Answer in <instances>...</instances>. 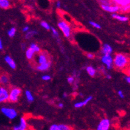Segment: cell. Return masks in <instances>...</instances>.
<instances>
[{
  "label": "cell",
  "instance_id": "obj_1",
  "mask_svg": "<svg viewBox=\"0 0 130 130\" xmlns=\"http://www.w3.org/2000/svg\"><path fill=\"white\" fill-rule=\"evenodd\" d=\"M129 64V58L128 55L123 53H117L113 58V65L118 70L126 69Z\"/></svg>",
  "mask_w": 130,
  "mask_h": 130
},
{
  "label": "cell",
  "instance_id": "obj_2",
  "mask_svg": "<svg viewBox=\"0 0 130 130\" xmlns=\"http://www.w3.org/2000/svg\"><path fill=\"white\" fill-rule=\"evenodd\" d=\"M1 112L6 118L11 120H15L17 117V111L14 108L7 106H3L1 108Z\"/></svg>",
  "mask_w": 130,
  "mask_h": 130
},
{
  "label": "cell",
  "instance_id": "obj_3",
  "mask_svg": "<svg viewBox=\"0 0 130 130\" xmlns=\"http://www.w3.org/2000/svg\"><path fill=\"white\" fill-rule=\"evenodd\" d=\"M21 94V90L19 88H12L9 90V101L11 103H17L19 101Z\"/></svg>",
  "mask_w": 130,
  "mask_h": 130
},
{
  "label": "cell",
  "instance_id": "obj_4",
  "mask_svg": "<svg viewBox=\"0 0 130 130\" xmlns=\"http://www.w3.org/2000/svg\"><path fill=\"white\" fill-rule=\"evenodd\" d=\"M58 27L66 37L69 38L71 36V28L65 21L61 20L58 21Z\"/></svg>",
  "mask_w": 130,
  "mask_h": 130
},
{
  "label": "cell",
  "instance_id": "obj_5",
  "mask_svg": "<svg viewBox=\"0 0 130 130\" xmlns=\"http://www.w3.org/2000/svg\"><path fill=\"white\" fill-rule=\"evenodd\" d=\"M101 7L103 10L107 12L115 13L120 11V5L117 4H101Z\"/></svg>",
  "mask_w": 130,
  "mask_h": 130
},
{
  "label": "cell",
  "instance_id": "obj_6",
  "mask_svg": "<svg viewBox=\"0 0 130 130\" xmlns=\"http://www.w3.org/2000/svg\"><path fill=\"white\" fill-rule=\"evenodd\" d=\"M101 61L106 66V69L111 70L113 68V57L111 55H104L101 58Z\"/></svg>",
  "mask_w": 130,
  "mask_h": 130
},
{
  "label": "cell",
  "instance_id": "obj_7",
  "mask_svg": "<svg viewBox=\"0 0 130 130\" xmlns=\"http://www.w3.org/2000/svg\"><path fill=\"white\" fill-rule=\"evenodd\" d=\"M38 55L37 56L36 62L37 64H44L49 61V56L48 54L46 52L44 51H40L38 53Z\"/></svg>",
  "mask_w": 130,
  "mask_h": 130
},
{
  "label": "cell",
  "instance_id": "obj_8",
  "mask_svg": "<svg viewBox=\"0 0 130 130\" xmlns=\"http://www.w3.org/2000/svg\"><path fill=\"white\" fill-rule=\"evenodd\" d=\"M9 101V90L4 86H0V104Z\"/></svg>",
  "mask_w": 130,
  "mask_h": 130
},
{
  "label": "cell",
  "instance_id": "obj_9",
  "mask_svg": "<svg viewBox=\"0 0 130 130\" xmlns=\"http://www.w3.org/2000/svg\"><path fill=\"white\" fill-rule=\"evenodd\" d=\"M110 125H111V122L110 120L105 118L102 120L98 123L97 130H109L110 128Z\"/></svg>",
  "mask_w": 130,
  "mask_h": 130
},
{
  "label": "cell",
  "instance_id": "obj_10",
  "mask_svg": "<svg viewBox=\"0 0 130 130\" xmlns=\"http://www.w3.org/2000/svg\"><path fill=\"white\" fill-rule=\"evenodd\" d=\"M27 122L26 121L25 118L24 117H21L20 118V122H19V125L14 126L13 129L14 130H25L27 129Z\"/></svg>",
  "mask_w": 130,
  "mask_h": 130
},
{
  "label": "cell",
  "instance_id": "obj_11",
  "mask_svg": "<svg viewBox=\"0 0 130 130\" xmlns=\"http://www.w3.org/2000/svg\"><path fill=\"white\" fill-rule=\"evenodd\" d=\"M51 60H49L46 63L38 64L36 67V69L39 71H41V72H45L51 68Z\"/></svg>",
  "mask_w": 130,
  "mask_h": 130
},
{
  "label": "cell",
  "instance_id": "obj_12",
  "mask_svg": "<svg viewBox=\"0 0 130 130\" xmlns=\"http://www.w3.org/2000/svg\"><path fill=\"white\" fill-rule=\"evenodd\" d=\"M4 60H5V62L8 64V66L10 67L11 69H13V70L16 69V68H17V64H16L15 60H14L10 56L6 55V56L4 57Z\"/></svg>",
  "mask_w": 130,
  "mask_h": 130
},
{
  "label": "cell",
  "instance_id": "obj_13",
  "mask_svg": "<svg viewBox=\"0 0 130 130\" xmlns=\"http://www.w3.org/2000/svg\"><path fill=\"white\" fill-rule=\"evenodd\" d=\"M93 99V97L92 96H90L88 97H87L83 101H81V102H76L74 104V108H82L83 106H85L86 105H87L88 104V102L92 100Z\"/></svg>",
  "mask_w": 130,
  "mask_h": 130
},
{
  "label": "cell",
  "instance_id": "obj_14",
  "mask_svg": "<svg viewBox=\"0 0 130 130\" xmlns=\"http://www.w3.org/2000/svg\"><path fill=\"white\" fill-rule=\"evenodd\" d=\"M113 53V48L108 44H104L102 48V53L103 55H111Z\"/></svg>",
  "mask_w": 130,
  "mask_h": 130
},
{
  "label": "cell",
  "instance_id": "obj_15",
  "mask_svg": "<svg viewBox=\"0 0 130 130\" xmlns=\"http://www.w3.org/2000/svg\"><path fill=\"white\" fill-rule=\"evenodd\" d=\"M111 17L114 18V19H117V20L120 21H122V22H127L129 21V17H127L125 15H119V14L117 13H112L111 15Z\"/></svg>",
  "mask_w": 130,
  "mask_h": 130
},
{
  "label": "cell",
  "instance_id": "obj_16",
  "mask_svg": "<svg viewBox=\"0 0 130 130\" xmlns=\"http://www.w3.org/2000/svg\"><path fill=\"white\" fill-rule=\"evenodd\" d=\"M9 82V78L7 74H2L0 75V85L1 86H6Z\"/></svg>",
  "mask_w": 130,
  "mask_h": 130
},
{
  "label": "cell",
  "instance_id": "obj_17",
  "mask_svg": "<svg viewBox=\"0 0 130 130\" xmlns=\"http://www.w3.org/2000/svg\"><path fill=\"white\" fill-rule=\"evenodd\" d=\"M11 6L10 0H0V8L2 9H7Z\"/></svg>",
  "mask_w": 130,
  "mask_h": 130
},
{
  "label": "cell",
  "instance_id": "obj_18",
  "mask_svg": "<svg viewBox=\"0 0 130 130\" xmlns=\"http://www.w3.org/2000/svg\"><path fill=\"white\" fill-rule=\"evenodd\" d=\"M35 52L33 51L31 48H27L25 51V55H26V57L29 60H32L35 57Z\"/></svg>",
  "mask_w": 130,
  "mask_h": 130
},
{
  "label": "cell",
  "instance_id": "obj_19",
  "mask_svg": "<svg viewBox=\"0 0 130 130\" xmlns=\"http://www.w3.org/2000/svg\"><path fill=\"white\" fill-rule=\"evenodd\" d=\"M86 70L87 73L91 77H94L96 74V69H94L92 66H88L86 68Z\"/></svg>",
  "mask_w": 130,
  "mask_h": 130
},
{
  "label": "cell",
  "instance_id": "obj_20",
  "mask_svg": "<svg viewBox=\"0 0 130 130\" xmlns=\"http://www.w3.org/2000/svg\"><path fill=\"white\" fill-rule=\"evenodd\" d=\"M25 97L27 98V100L29 102H32L34 101V96L32 94L31 91L29 90H26L25 91Z\"/></svg>",
  "mask_w": 130,
  "mask_h": 130
},
{
  "label": "cell",
  "instance_id": "obj_21",
  "mask_svg": "<svg viewBox=\"0 0 130 130\" xmlns=\"http://www.w3.org/2000/svg\"><path fill=\"white\" fill-rule=\"evenodd\" d=\"M37 34V31H29L26 32L25 35V38L26 39H31V38L33 37L35 35Z\"/></svg>",
  "mask_w": 130,
  "mask_h": 130
},
{
  "label": "cell",
  "instance_id": "obj_22",
  "mask_svg": "<svg viewBox=\"0 0 130 130\" xmlns=\"http://www.w3.org/2000/svg\"><path fill=\"white\" fill-rule=\"evenodd\" d=\"M16 32H17V29H16L15 27H13L11 28L8 31H7V35L8 36L11 38H13L15 37V35H16Z\"/></svg>",
  "mask_w": 130,
  "mask_h": 130
},
{
  "label": "cell",
  "instance_id": "obj_23",
  "mask_svg": "<svg viewBox=\"0 0 130 130\" xmlns=\"http://www.w3.org/2000/svg\"><path fill=\"white\" fill-rule=\"evenodd\" d=\"M130 0H118L116 4L120 6H125V5H129Z\"/></svg>",
  "mask_w": 130,
  "mask_h": 130
},
{
  "label": "cell",
  "instance_id": "obj_24",
  "mask_svg": "<svg viewBox=\"0 0 130 130\" xmlns=\"http://www.w3.org/2000/svg\"><path fill=\"white\" fill-rule=\"evenodd\" d=\"M29 47L32 48V49L33 50L35 53H39V52L41 51V48H40L39 46L37 45L36 43H31Z\"/></svg>",
  "mask_w": 130,
  "mask_h": 130
},
{
  "label": "cell",
  "instance_id": "obj_25",
  "mask_svg": "<svg viewBox=\"0 0 130 130\" xmlns=\"http://www.w3.org/2000/svg\"><path fill=\"white\" fill-rule=\"evenodd\" d=\"M130 5H125V6H120V11L123 13H127L129 11Z\"/></svg>",
  "mask_w": 130,
  "mask_h": 130
},
{
  "label": "cell",
  "instance_id": "obj_26",
  "mask_svg": "<svg viewBox=\"0 0 130 130\" xmlns=\"http://www.w3.org/2000/svg\"><path fill=\"white\" fill-rule=\"evenodd\" d=\"M41 25L42 26V27H43L44 29H45L47 31H49L51 29V26L49 25L48 23L45 21H42L41 22Z\"/></svg>",
  "mask_w": 130,
  "mask_h": 130
},
{
  "label": "cell",
  "instance_id": "obj_27",
  "mask_svg": "<svg viewBox=\"0 0 130 130\" xmlns=\"http://www.w3.org/2000/svg\"><path fill=\"white\" fill-rule=\"evenodd\" d=\"M50 30L52 31V33H53V36L55 37L57 40H59V33H58V31H57L55 28L51 27V29H50Z\"/></svg>",
  "mask_w": 130,
  "mask_h": 130
},
{
  "label": "cell",
  "instance_id": "obj_28",
  "mask_svg": "<svg viewBox=\"0 0 130 130\" xmlns=\"http://www.w3.org/2000/svg\"><path fill=\"white\" fill-rule=\"evenodd\" d=\"M58 125V130H70L71 129L69 125H64V124H60Z\"/></svg>",
  "mask_w": 130,
  "mask_h": 130
},
{
  "label": "cell",
  "instance_id": "obj_29",
  "mask_svg": "<svg viewBox=\"0 0 130 130\" xmlns=\"http://www.w3.org/2000/svg\"><path fill=\"white\" fill-rule=\"evenodd\" d=\"M89 23L92 26V27H94V28H96V29H101V26L98 23H97L93 21H90Z\"/></svg>",
  "mask_w": 130,
  "mask_h": 130
},
{
  "label": "cell",
  "instance_id": "obj_30",
  "mask_svg": "<svg viewBox=\"0 0 130 130\" xmlns=\"http://www.w3.org/2000/svg\"><path fill=\"white\" fill-rule=\"evenodd\" d=\"M74 81H75V79H74V76H69V77L67 78V82H69L70 84H73Z\"/></svg>",
  "mask_w": 130,
  "mask_h": 130
},
{
  "label": "cell",
  "instance_id": "obj_31",
  "mask_svg": "<svg viewBox=\"0 0 130 130\" xmlns=\"http://www.w3.org/2000/svg\"><path fill=\"white\" fill-rule=\"evenodd\" d=\"M41 79L44 81H48L51 79V76L50 75H47V74H46V75H43V76L41 77Z\"/></svg>",
  "mask_w": 130,
  "mask_h": 130
},
{
  "label": "cell",
  "instance_id": "obj_32",
  "mask_svg": "<svg viewBox=\"0 0 130 130\" xmlns=\"http://www.w3.org/2000/svg\"><path fill=\"white\" fill-rule=\"evenodd\" d=\"M49 130H58V125L57 124H53L49 127Z\"/></svg>",
  "mask_w": 130,
  "mask_h": 130
},
{
  "label": "cell",
  "instance_id": "obj_33",
  "mask_svg": "<svg viewBox=\"0 0 130 130\" xmlns=\"http://www.w3.org/2000/svg\"><path fill=\"white\" fill-rule=\"evenodd\" d=\"M101 4H111V2L110 0H98Z\"/></svg>",
  "mask_w": 130,
  "mask_h": 130
},
{
  "label": "cell",
  "instance_id": "obj_34",
  "mask_svg": "<svg viewBox=\"0 0 130 130\" xmlns=\"http://www.w3.org/2000/svg\"><path fill=\"white\" fill-rule=\"evenodd\" d=\"M86 57H87L88 58H89V59H94V55L93 53H88L86 55Z\"/></svg>",
  "mask_w": 130,
  "mask_h": 130
},
{
  "label": "cell",
  "instance_id": "obj_35",
  "mask_svg": "<svg viewBox=\"0 0 130 130\" xmlns=\"http://www.w3.org/2000/svg\"><path fill=\"white\" fill-rule=\"evenodd\" d=\"M118 96H120L121 98H124V94H123V92H122V90H119L118 92Z\"/></svg>",
  "mask_w": 130,
  "mask_h": 130
},
{
  "label": "cell",
  "instance_id": "obj_36",
  "mask_svg": "<svg viewBox=\"0 0 130 130\" xmlns=\"http://www.w3.org/2000/svg\"><path fill=\"white\" fill-rule=\"evenodd\" d=\"M29 31V27L28 25L25 26L23 28V29H22V31L23 32H27V31Z\"/></svg>",
  "mask_w": 130,
  "mask_h": 130
},
{
  "label": "cell",
  "instance_id": "obj_37",
  "mask_svg": "<svg viewBox=\"0 0 130 130\" xmlns=\"http://www.w3.org/2000/svg\"><path fill=\"white\" fill-rule=\"evenodd\" d=\"M56 7L58 9L60 8V7H61V2L60 1H57V2H56Z\"/></svg>",
  "mask_w": 130,
  "mask_h": 130
},
{
  "label": "cell",
  "instance_id": "obj_38",
  "mask_svg": "<svg viewBox=\"0 0 130 130\" xmlns=\"http://www.w3.org/2000/svg\"><path fill=\"white\" fill-rule=\"evenodd\" d=\"M4 48V45H3V43H2V41L0 38V51H2Z\"/></svg>",
  "mask_w": 130,
  "mask_h": 130
},
{
  "label": "cell",
  "instance_id": "obj_39",
  "mask_svg": "<svg viewBox=\"0 0 130 130\" xmlns=\"http://www.w3.org/2000/svg\"><path fill=\"white\" fill-rule=\"evenodd\" d=\"M125 80L126 81L128 84H129L130 83V77L129 76H126V77H125Z\"/></svg>",
  "mask_w": 130,
  "mask_h": 130
},
{
  "label": "cell",
  "instance_id": "obj_40",
  "mask_svg": "<svg viewBox=\"0 0 130 130\" xmlns=\"http://www.w3.org/2000/svg\"><path fill=\"white\" fill-rule=\"evenodd\" d=\"M106 78L108 79V80H110L111 79V76L109 74H106Z\"/></svg>",
  "mask_w": 130,
  "mask_h": 130
},
{
  "label": "cell",
  "instance_id": "obj_41",
  "mask_svg": "<svg viewBox=\"0 0 130 130\" xmlns=\"http://www.w3.org/2000/svg\"><path fill=\"white\" fill-rule=\"evenodd\" d=\"M58 106L60 108H64V104H62V103H59Z\"/></svg>",
  "mask_w": 130,
  "mask_h": 130
},
{
  "label": "cell",
  "instance_id": "obj_42",
  "mask_svg": "<svg viewBox=\"0 0 130 130\" xmlns=\"http://www.w3.org/2000/svg\"><path fill=\"white\" fill-rule=\"evenodd\" d=\"M21 47H22V49L23 50L25 49L26 46H25V43H23L22 45H21Z\"/></svg>",
  "mask_w": 130,
  "mask_h": 130
},
{
  "label": "cell",
  "instance_id": "obj_43",
  "mask_svg": "<svg viewBox=\"0 0 130 130\" xmlns=\"http://www.w3.org/2000/svg\"><path fill=\"white\" fill-rule=\"evenodd\" d=\"M67 96H68V95H67V93H64V94H63V98H67Z\"/></svg>",
  "mask_w": 130,
  "mask_h": 130
},
{
  "label": "cell",
  "instance_id": "obj_44",
  "mask_svg": "<svg viewBox=\"0 0 130 130\" xmlns=\"http://www.w3.org/2000/svg\"><path fill=\"white\" fill-rule=\"evenodd\" d=\"M110 1H111V2H113V3H114V4H116V3L118 0H110Z\"/></svg>",
  "mask_w": 130,
  "mask_h": 130
},
{
  "label": "cell",
  "instance_id": "obj_45",
  "mask_svg": "<svg viewBox=\"0 0 130 130\" xmlns=\"http://www.w3.org/2000/svg\"><path fill=\"white\" fill-rule=\"evenodd\" d=\"M80 96H83V94H80Z\"/></svg>",
  "mask_w": 130,
  "mask_h": 130
}]
</instances>
